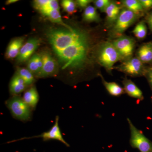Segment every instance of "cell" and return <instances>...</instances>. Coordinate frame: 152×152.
<instances>
[{
    "label": "cell",
    "mask_w": 152,
    "mask_h": 152,
    "mask_svg": "<svg viewBox=\"0 0 152 152\" xmlns=\"http://www.w3.org/2000/svg\"><path fill=\"white\" fill-rule=\"evenodd\" d=\"M46 36L62 69H80L86 64L90 50L88 35L72 27L50 28Z\"/></svg>",
    "instance_id": "obj_1"
},
{
    "label": "cell",
    "mask_w": 152,
    "mask_h": 152,
    "mask_svg": "<svg viewBox=\"0 0 152 152\" xmlns=\"http://www.w3.org/2000/svg\"><path fill=\"white\" fill-rule=\"evenodd\" d=\"M33 6L42 15L50 21L67 28H72V27L63 22L60 12L59 6L57 1L36 0L33 2Z\"/></svg>",
    "instance_id": "obj_2"
},
{
    "label": "cell",
    "mask_w": 152,
    "mask_h": 152,
    "mask_svg": "<svg viewBox=\"0 0 152 152\" xmlns=\"http://www.w3.org/2000/svg\"><path fill=\"white\" fill-rule=\"evenodd\" d=\"M98 60L108 72H111L118 61L121 60L118 52L113 42H105L102 44L98 51Z\"/></svg>",
    "instance_id": "obj_3"
},
{
    "label": "cell",
    "mask_w": 152,
    "mask_h": 152,
    "mask_svg": "<svg viewBox=\"0 0 152 152\" xmlns=\"http://www.w3.org/2000/svg\"><path fill=\"white\" fill-rule=\"evenodd\" d=\"M140 15L141 14H136L128 9H123L113 25L110 31L111 35L116 38L123 36L125 31L136 22Z\"/></svg>",
    "instance_id": "obj_4"
},
{
    "label": "cell",
    "mask_w": 152,
    "mask_h": 152,
    "mask_svg": "<svg viewBox=\"0 0 152 152\" xmlns=\"http://www.w3.org/2000/svg\"><path fill=\"white\" fill-rule=\"evenodd\" d=\"M130 131V144L134 148L137 149L140 152H152V142L147 138L129 118L127 119Z\"/></svg>",
    "instance_id": "obj_5"
},
{
    "label": "cell",
    "mask_w": 152,
    "mask_h": 152,
    "mask_svg": "<svg viewBox=\"0 0 152 152\" xmlns=\"http://www.w3.org/2000/svg\"><path fill=\"white\" fill-rule=\"evenodd\" d=\"M6 104L12 115L16 118L25 121H29L31 118V108L22 98L15 96L10 99Z\"/></svg>",
    "instance_id": "obj_6"
},
{
    "label": "cell",
    "mask_w": 152,
    "mask_h": 152,
    "mask_svg": "<svg viewBox=\"0 0 152 152\" xmlns=\"http://www.w3.org/2000/svg\"><path fill=\"white\" fill-rule=\"evenodd\" d=\"M113 43L118 52L121 60L126 61L132 58L135 47L134 40L132 38L123 36L117 38Z\"/></svg>",
    "instance_id": "obj_7"
},
{
    "label": "cell",
    "mask_w": 152,
    "mask_h": 152,
    "mask_svg": "<svg viewBox=\"0 0 152 152\" xmlns=\"http://www.w3.org/2000/svg\"><path fill=\"white\" fill-rule=\"evenodd\" d=\"M43 66L38 77L44 78L56 75L58 71V64L49 52L43 51L41 54Z\"/></svg>",
    "instance_id": "obj_8"
},
{
    "label": "cell",
    "mask_w": 152,
    "mask_h": 152,
    "mask_svg": "<svg viewBox=\"0 0 152 152\" xmlns=\"http://www.w3.org/2000/svg\"><path fill=\"white\" fill-rule=\"evenodd\" d=\"M117 69L133 77L141 76L145 73L143 63L137 57L124 61Z\"/></svg>",
    "instance_id": "obj_9"
},
{
    "label": "cell",
    "mask_w": 152,
    "mask_h": 152,
    "mask_svg": "<svg viewBox=\"0 0 152 152\" xmlns=\"http://www.w3.org/2000/svg\"><path fill=\"white\" fill-rule=\"evenodd\" d=\"M40 44V39L37 38H31L27 41L20 50L17 58V62L23 63L30 59Z\"/></svg>",
    "instance_id": "obj_10"
},
{
    "label": "cell",
    "mask_w": 152,
    "mask_h": 152,
    "mask_svg": "<svg viewBox=\"0 0 152 152\" xmlns=\"http://www.w3.org/2000/svg\"><path fill=\"white\" fill-rule=\"evenodd\" d=\"M59 118L57 116L56 117V121H55L54 125L50 130L44 132L39 135L35 136V137H33L31 138H42L44 141H48L50 140H57L59 141L62 142L66 146L69 147V145L65 140L63 138L61 133L59 126Z\"/></svg>",
    "instance_id": "obj_11"
},
{
    "label": "cell",
    "mask_w": 152,
    "mask_h": 152,
    "mask_svg": "<svg viewBox=\"0 0 152 152\" xmlns=\"http://www.w3.org/2000/svg\"><path fill=\"white\" fill-rule=\"evenodd\" d=\"M25 38L20 37L13 39L10 42L7 48L5 56L8 59H13L18 57L22 47L24 45Z\"/></svg>",
    "instance_id": "obj_12"
},
{
    "label": "cell",
    "mask_w": 152,
    "mask_h": 152,
    "mask_svg": "<svg viewBox=\"0 0 152 152\" xmlns=\"http://www.w3.org/2000/svg\"><path fill=\"white\" fill-rule=\"evenodd\" d=\"M124 90L129 96L142 101L144 99V96L141 90L136 86L131 80L125 78L123 80Z\"/></svg>",
    "instance_id": "obj_13"
},
{
    "label": "cell",
    "mask_w": 152,
    "mask_h": 152,
    "mask_svg": "<svg viewBox=\"0 0 152 152\" xmlns=\"http://www.w3.org/2000/svg\"><path fill=\"white\" fill-rule=\"evenodd\" d=\"M27 86L24 80L16 73L10 83V91L12 94L17 96L24 91Z\"/></svg>",
    "instance_id": "obj_14"
},
{
    "label": "cell",
    "mask_w": 152,
    "mask_h": 152,
    "mask_svg": "<svg viewBox=\"0 0 152 152\" xmlns=\"http://www.w3.org/2000/svg\"><path fill=\"white\" fill-rule=\"evenodd\" d=\"M121 7L117 3L111 1L106 9L107 20V23L110 25H113L116 21L121 13Z\"/></svg>",
    "instance_id": "obj_15"
},
{
    "label": "cell",
    "mask_w": 152,
    "mask_h": 152,
    "mask_svg": "<svg viewBox=\"0 0 152 152\" xmlns=\"http://www.w3.org/2000/svg\"><path fill=\"white\" fill-rule=\"evenodd\" d=\"M27 69L34 75L37 76L42 70L43 61L41 54H35L30 58L28 63Z\"/></svg>",
    "instance_id": "obj_16"
},
{
    "label": "cell",
    "mask_w": 152,
    "mask_h": 152,
    "mask_svg": "<svg viewBox=\"0 0 152 152\" xmlns=\"http://www.w3.org/2000/svg\"><path fill=\"white\" fill-rule=\"evenodd\" d=\"M23 99L30 107H35L39 100V94L35 87H31L26 91Z\"/></svg>",
    "instance_id": "obj_17"
},
{
    "label": "cell",
    "mask_w": 152,
    "mask_h": 152,
    "mask_svg": "<svg viewBox=\"0 0 152 152\" xmlns=\"http://www.w3.org/2000/svg\"><path fill=\"white\" fill-rule=\"evenodd\" d=\"M102 78V81L107 91L110 94L114 96H118L125 93L124 88L115 82H108L106 81L103 76L100 75Z\"/></svg>",
    "instance_id": "obj_18"
},
{
    "label": "cell",
    "mask_w": 152,
    "mask_h": 152,
    "mask_svg": "<svg viewBox=\"0 0 152 152\" xmlns=\"http://www.w3.org/2000/svg\"><path fill=\"white\" fill-rule=\"evenodd\" d=\"M137 57L143 63H148L152 61V44H146L143 45L137 52Z\"/></svg>",
    "instance_id": "obj_19"
},
{
    "label": "cell",
    "mask_w": 152,
    "mask_h": 152,
    "mask_svg": "<svg viewBox=\"0 0 152 152\" xmlns=\"http://www.w3.org/2000/svg\"><path fill=\"white\" fill-rule=\"evenodd\" d=\"M83 19L85 21L88 22H99L100 20L99 16L96 8L91 5L88 6L85 9Z\"/></svg>",
    "instance_id": "obj_20"
},
{
    "label": "cell",
    "mask_w": 152,
    "mask_h": 152,
    "mask_svg": "<svg viewBox=\"0 0 152 152\" xmlns=\"http://www.w3.org/2000/svg\"><path fill=\"white\" fill-rule=\"evenodd\" d=\"M122 3L126 9L136 14H141L143 11V8L138 0H124L122 1Z\"/></svg>",
    "instance_id": "obj_21"
},
{
    "label": "cell",
    "mask_w": 152,
    "mask_h": 152,
    "mask_svg": "<svg viewBox=\"0 0 152 152\" xmlns=\"http://www.w3.org/2000/svg\"><path fill=\"white\" fill-rule=\"evenodd\" d=\"M16 73L24 80L28 86L31 85L35 81L34 74L28 69L18 67Z\"/></svg>",
    "instance_id": "obj_22"
},
{
    "label": "cell",
    "mask_w": 152,
    "mask_h": 152,
    "mask_svg": "<svg viewBox=\"0 0 152 152\" xmlns=\"http://www.w3.org/2000/svg\"><path fill=\"white\" fill-rule=\"evenodd\" d=\"M133 32L137 38L142 39L145 37L147 34V28L144 22L138 23L133 30Z\"/></svg>",
    "instance_id": "obj_23"
},
{
    "label": "cell",
    "mask_w": 152,
    "mask_h": 152,
    "mask_svg": "<svg viewBox=\"0 0 152 152\" xmlns=\"http://www.w3.org/2000/svg\"><path fill=\"white\" fill-rule=\"evenodd\" d=\"M64 11L69 15H72L77 12V3L72 0H64L61 3Z\"/></svg>",
    "instance_id": "obj_24"
},
{
    "label": "cell",
    "mask_w": 152,
    "mask_h": 152,
    "mask_svg": "<svg viewBox=\"0 0 152 152\" xmlns=\"http://www.w3.org/2000/svg\"><path fill=\"white\" fill-rule=\"evenodd\" d=\"M111 2V1L110 0H96L94 2L96 8L104 12H105L106 9Z\"/></svg>",
    "instance_id": "obj_25"
},
{
    "label": "cell",
    "mask_w": 152,
    "mask_h": 152,
    "mask_svg": "<svg viewBox=\"0 0 152 152\" xmlns=\"http://www.w3.org/2000/svg\"><path fill=\"white\" fill-rule=\"evenodd\" d=\"M92 1L91 0H78L77 1V5L82 9L86 8L87 7L90 5V3L92 2Z\"/></svg>",
    "instance_id": "obj_26"
},
{
    "label": "cell",
    "mask_w": 152,
    "mask_h": 152,
    "mask_svg": "<svg viewBox=\"0 0 152 152\" xmlns=\"http://www.w3.org/2000/svg\"><path fill=\"white\" fill-rule=\"evenodd\" d=\"M143 9H148L152 7V0H139Z\"/></svg>",
    "instance_id": "obj_27"
},
{
    "label": "cell",
    "mask_w": 152,
    "mask_h": 152,
    "mask_svg": "<svg viewBox=\"0 0 152 152\" xmlns=\"http://www.w3.org/2000/svg\"><path fill=\"white\" fill-rule=\"evenodd\" d=\"M147 20L150 30L152 31V13L148 16Z\"/></svg>",
    "instance_id": "obj_28"
},
{
    "label": "cell",
    "mask_w": 152,
    "mask_h": 152,
    "mask_svg": "<svg viewBox=\"0 0 152 152\" xmlns=\"http://www.w3.org/2000/svg\"><path fill=\"white\" fill-rule=\"evenodd\" d=\"M147 77L150 83L152 86V71L150 70L147 72Z\"/></svg>",
    "instance_id": "obj_29"
},
{
    "label": "cell",
    "mask_w": 152,
    "mask_h": 152,
    "mask_svg": "<svg viewBox=\"0 0 152 152\" xmlns=\"http://www.w3.org/2000/svg\"><path fill=\"white\" fill-rule=\"evenodd\" d=\"M18 1V0H8L6 1V4L7 5H8L11 4H13V3L17 2Z\"/></svg>",
    "instance_id": "obj_30"
},
{
    "label": "cell",
    "mask_w": 152,
    "mask_h": 152,
    "mask_svg": "<svg viewBox=\"0 0 152 152\" xmlns=\"http://www.w3.org/2000/svg\"><path fill=\"white\" fill-rule=\"evenodd\" d=\"M150 70L152 71V68H151V69H150Z\"/></svg>",
    "instance_id": "obj_31"
},
{
    "label": "cell",
    "mask_w": 152,
    "mask_h": 152,
    "mask_svg": "<svg viewBox=\"0 0 152 152\" xmlns=\"http://www.w3.org/2000/svg\"></svg>",
    "instance_id": "obj_32"
}]
</instances>
